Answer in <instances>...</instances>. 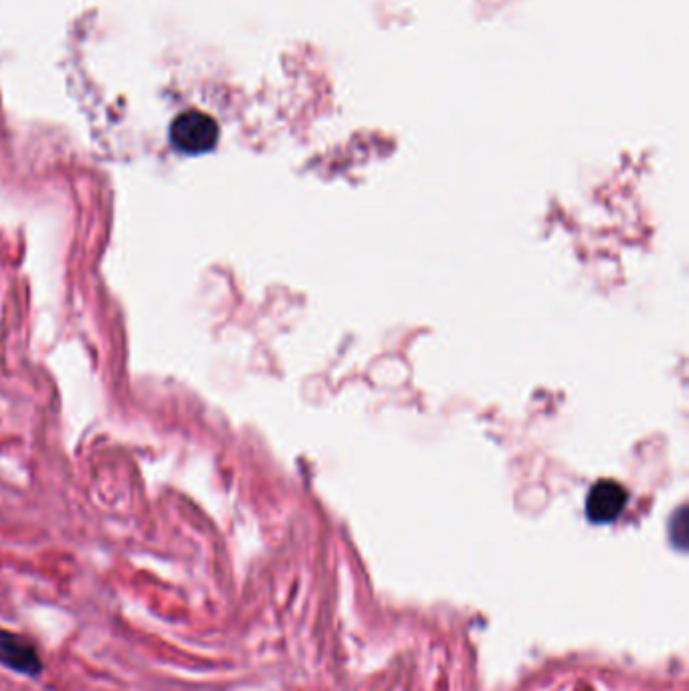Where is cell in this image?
Listing matches in <instances>:
<instances>
[{"mask_svg": "<svg viewBox=\"0 0 689 691\" xmlns=\"http://www.w3.org/2000/svg\"><path fill=\"white\" fill-rule=\"evenodd\" d=\"M220 130L214 117L198 109H188L176 116L170 125V142L182 154L195 156L211 152L219 142Z\"/></svg>", "mask_w": 689, "mask_h": 691, "instance_id": "obj_1", "label": "cell"}, {"mask_svg": "<svg viewBox=\"0 0 689 691\" xmlns=\"http://www.w3.org/2000/svg\"><path fill=\"white\" fill-rule=\"evenodd\" d=\"M627 489L614 479H600L590 487L587 495V518L595 524H611L627 508Z\"/></svg>", "mask_w": 689, "mask_h": 691, "instance_id": "obj_3", "label": "cell"}, {"mask_svg": "<svg viewBox=\"0 0 689 691\" xmlns=\"http://www.w3.org/2000/svg\"><path fill=\"white\" fill-rule=\"evenodd\" d=\"M0 665L31 679H39L44 671L39 643L28 635L0 629Z\"/></svg>", "mask_w": 689, "mask_h": 691, "instance_id": "obj_2", "label": "cell"}]
</instances>
